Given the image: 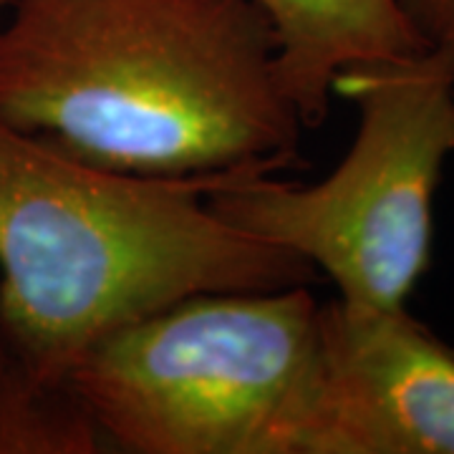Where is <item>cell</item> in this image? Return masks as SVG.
<instances>
[{
    "label": "cell",
    "mask_w": 454,
    "mask_h": 454,
    "mask_svg": "<svg viewBox=\"0 0 454 454\" xmlns=\"http://www.w3.org/2000/svg\"><path fill=\"white\" fill-rule=\"evenodd\" d=\"M0 119L142 177L301 164L303 124L253 0H16L0 23Z\"/></svg>",
    "instance_id": "6da1fadb"
},
{
    "label": "cell",
    "mask_w": 454,
    "mask_h": 454,
    "mask_svg": "<svg viewBox=\"0 0 454 454\" xmlns=\"http://www.w3.org/2000/svg\"><path fill=\"white\" fill-rule=\"evenodd\" d=\"M207 182L106 169L0 119V343L68 379L91 343L179 298L316 278L223 220Z\"/></svg>",
    "instance_id": "7a4b0ae2"
},
{
    "label": "cell",
    "mask_w": 454,
    "mask_h": 454,
    "mask_svg": "<svg viewBox=\"0 0 454 454\" xmlns=\"http://www.w3.org/2000/svg\"><path fill=\"white\" fill-rule=\"evenodd\" d=\"M318 369L306 283L179 298L91 343L68 381L109 452L301 454Z\"/></svg>",
    "instance_id": "3957f363"
},
{
    "label": "cell",
    "mask_w": 454,
    "mask_h": 454,
    "mask_svg": "<svg viewBox=\"0 0 454 454\" xmlns=\"http://www.w3.org/2000/svg\"><path fill=\"white\" fill-rule=\"evenodd\" d=\"M333 94L356 104L358 129L328 177L309 187L217 177L205 200L230 225L324 270L340 301L402 309L432 262L434 195L454 152V43L348 66Z\"/></svg>",
    "instance_id": "277c9868"
},
{
    "label": "cell",
    "mask_w": 454,
    "mask_h": 454,
    "mask_svg": "<svg viewBox=\"0 0 454 454\" xmlns=\"http://www.w3.org/2000/svg\"><path fill=\"white\" fill-rule=\"evenodd\" d=\"M301 454H454V348L406 306L321 303Z\"/></svg>",
    "instance_id": "5b68a950"
},
{
    "label": "cell",
    "mask_w": 454,
    "mask_h": 454,
    "mask_svg": "<svg viewBox=\"0 0 454 454\" xmlns=\"http://www.w3.org/2000/svg\"><path fill=\"white\" fill-rule=\"evenodd\" d=\"M278 43V74L303 129L328 119L343 68L427 51L399 0H253Z\"/></svg>",
    "instance_id": "8992f818"
},
{
    "label": "cell",
    "mask_w": 454,
    "mask_h": 454,
    "mask_svg": "<svg viewBox=\"0 0 454 454\" xmlns=\"http://www.w3.org/2000/svg\"><path fill=\"white\" fill-rule=\"evenodd\" d=\"M109 452L68 379L35 373L0 343V454Z\"/></svg>",
    "instance_id": "52a82bcc"
},
{
    "label": "cell",
    "mask_w": 454,
    "mask_h": 454,
    "mask_svg": "<svg viewBox=\"0 0 454 454\" xmlns=\"http://www.w3.org/2000/svg\"><path fill=\"white\" fill-rule=\"evenodd\" d=\"M399 5L427 49L454 43V0H399Z\"/></svg>",
    "instance_id": "ba28073f"
},
{
    "label": "cell",
    "mask_w": 454,
    "mask_h": 454,
    "mask_svg": "<svg viewBox=\"0 0 454 454\" xmlns=\"http://www.w3.org/2000/svg\"><path fill=\"white\" fill-rule=\"evenodd\" d=\"M13 3H16V0H0V23H3L5 13H8V11L13 8Z\"/></svg>",
    "instance_id": "9c48e42d"
}]
</instances>
